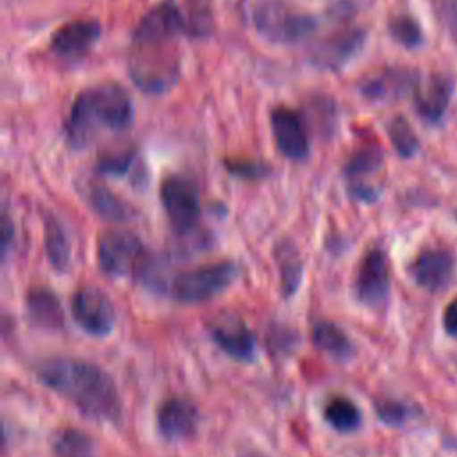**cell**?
Listing matches in <instances>:
<instances>
[{
    "mask_svg": "<svg viewBox=\"0 0 457 457\" xmlns=\"http://www.w3.org/2000/svg\"><path fill=\"white\" fill-rule=\"evenodd\" d=\"M37 377L84 414L107 421L120 418L121 403L116 386L98 366L77 359L54 357L37 366Z\"/></svg>",
    "mask_w": 457,
    "mask_h": 457,
    "instance_id": "cell-1",
    "label": "cell"
},
{
    "mask_svg": "<svg viewBox=\"0 0 457 457\" xmlns=\"http://www.w3.org/2000/svg\"><path fill=\"white\" fill-rule=\"evenodd\" d=\"M134 105L130 95L118 84H100L80 91L64 123L71 148L91 145L102 132H123L130 127Z\"/></svg>",
    "mask_w": 457,
    "mask_h": 457,
    "instance_id": "cell-2",
    "label": "cell"
},
{
    "mask_svg": "<svg viewBox=\"0 0 457 457\" xmlns=\"http://www.w3.org/2000/svg\"><path fill=\"white\" fill-rule=\"evenodd\" d=\"M253 21L257 30L275 43H298L307 39L314 29V18L291 9L287 4L270 0L255 9Z\"/></svg>",
    "mask_w": 457,
    "mask_h": 457,
    "instance_id": "cell-3",
    "label": "cell"
},
{
    "mask_svg": "<svg viewBox=\"0 0 457 457\" xmlns=\"http://www.w3.org/2000/svg\"><path fill=\"white\" fill-rule=\"evenodd\" d=\"M96 257L100 268L111 277L139 273L146 261L143 243L130 232L111 230L98 237Z\"/></svg>",
    "mask_w": 457,
    "mask_h": 457,
    "instance_id": "cell-4",
    "label": "cell"
},
{
    "mask_svg": "<svg viewBox=\"0 0 457 457\" xmlns=\"http://www.w3.org/2000/svg\"><path fill=\"white\" fill-rule=\"evenodd\" d=\"M236 277L232 262H216L179 273L173 278L171 293L186 303L204 302L225 289Z\"/></svg>",
    "mask_w": 457,
    "mask_h": 457,
    "instance_id": "cell-5",
    "label": "cell"
},
{
    "mask_svg": "<svg viewBox=\"0 0 457 457\" xmlns=\"http://www.w3.org/2000/svg\"><path fill=\"white\" fill-rule=\"evenodd\" d=\"M186 32L187 25L179 5L173 0H162L139 20L132 37L136 45L146 48L175 39L179 34Z\"/></svg>",
    "mask_w": 457,
    "mask_h": 457,
    "instance_id": "cell-6",
    "label": "cell"
},
{
    "mask_svg": "<svg viewBox=\"0 0 457 457\" xmlns=\"http://www.w3.org/2000/svg\"><path fill=\"white\" fill-rule=\"evenodd\" d=\"M161 200L171 225L179 232H187L200 211L196 186L186 177H168L161 186Z\"/></svg>",
    "mask_w": 457,
    "mask_h": 457,
    "instance_id": "cell-7",
    "label": "cell"
},
{
    "mask_svg": "<svg viewBox=\"0 0 457 457\" xmlns=\"http://www.w3.org/2000/svg\"><path fill=\"white\" fill-rule=\"evenodd\" d=\"M71 311L77 323L93 336H104L114 325L112 303L96 287L79 289L71 300Z\"/></svg>",
    "mask_w": 457,
    "mask_h": 457,
    "instance_id": "cell-8",
    "label": "cell"
},
{
    "mask_svg": "<svg viewBox=\"0 0 457 457\" xmlns=\"http://www.w3.org/2000/svg\"><path fill=\"white\" fill-rule=\"evenodd\" d=\"M452 91H453V82L448 75L432 73L425 79L418 77L412 87V95H414V107L420 118H423L430 125L439 123V120L445 116L448 109Z\"/></svg>",
    "mask_w": 457,
    "mask_h": 457,
    "instance_id": "cell-9",
    "label": "cell"
},
{
    "mask_svg": "<svg viewBox=\"0 0 457 457\" xmlns=\"http://www.w3.org/2000/svg\"><path fill=\"white\" fill-rule=\"evenodd\" d=\"M357 296L368 305H380L389 293V264L382 250L371 248L361 261L355 278Z\"/></svg>",
    "mask_w": 457,
    "mask_h": 457,
    "instance_id": "cell-10",
    "label": "cell"
},
{
    "mask_svg": "<svg viewBox=\"0 0 457 457\" xmlns=\"http://www.w3.org/2000/svg\"><path fill=\"white\" fill-rule=\"evenodd\" d=\"M270 121L278 152L291 161L305 159L309 154V141L300 116L289 107H275L270 114Z\"/></svg>",
    "mask_w": 457,
    "mask_h": 457,
    "instance_id": "cell-11",
    "label": "cell"
},
{
    "mask_svg": "<svg viewBox=\"0 0 457 457\" xmlns=\"http://www.w3.org/2000/svg\"><path fill=\"white\" fill-rule=\"evenodd\" d=\"M209 330L216 345L230 357L237 361H250L253 357L255 339L241 320L234 316L216 318L211 321Z\"/></svg>",
    "mask_w": 457,
    "mask_h": 457,
    "instance_id": "cell-12",
    "label": "cell"
},
{
    "mask_svg": "<svg viewBox=\"0 0 457 457\" xmlns=\"http://www.w3.org/2000/svg\"><path fill=\"white\" fill-rule=\"evenodd\" d=\"M98 36L100 25L95 20H75L55 30L50 50L59 57H79L95 45Z\"/></svg>",
    "mask_w": 457,
    "mask_h": 457,
    "instance_id": "cell-13",
    "label": "cell"
},
{
    "mask_svg": "<svg viewBox=\"0 0 457 457\" xmlns=\"http://www.w3.org/2000/svg\"><path fill=\"white\" fill-rule=\"evenodd\" d=\"M453 273V259L445 250H425L411 264V275L418 286L428 291L445 287Z\"/></svg>",
    "mask_w": 457,
    "mask_h": 457,
    "instance_id": "cell-14",
    "label": "cell"
},
{
    "mask_svg": "<svg viewBox=\"0 0 457 457\" xmlns=\"http://www.w3.org/2000/svg\"><path fill=\"white\" fill-rule=\"evenodd\" d=\"M198 421L196 407L186 398H168L157 411V427L162 436L177 439L195 432Z\"/></svg>",
    "mask_w": 457,
    "mask_h": 457,
    "instance_id": "cell-15",
    "label": "cell"
},
{
    "mask_svg": "<svg viewBox=\"0 0 457 457\" xmlns=\"http://www.w3.org/2000/svg\"><path fill=\"white\" fill-rule=\"evenodd\" d=\"M418 80V75L407 70H387L377 79L370 80L364 86V93L370 98H389L403 95L407 89H412Z\"/></svg>",
    "mask_w": 457,
    "mask_h": 457,
    "instance_id": "cell-16",
    "label": "cell"
},
{
    "mask_svg": "<svg viewBox=\"0 0 457 457\" xmlns=\"http://www.w3.org/2000/svg\"><path fill=\"white\" fill-rule=\"evenodd\" d=\"M27 307L29 314L34 321L45 327H61L62 325V311L59 300L48 289H32L27 295Z\"/></svg>",
    "mask_w": 457,
    "mask_h": 457,
    "instance_id": "cell-17",
    "label": "cell"
},
{
    "mask_svg": "<svg viewBox=\"0 0 457 457\" xmlns=\"http://www.w3.org/2000/svg\"><path fill=\"white\" fill-rule=\"evenodd\" d=\"M312 341L318 348H321L323 352H327L337 359H345L353 352V346L348 341V337L330 321L314 323Z\"/></svg>",
    "mask_w": 457,
    "mask_h": 457,
    "instance_id": "cell-18",
    "label": "cell"
},
{
    "mask_svg": "<svg viewBox=\"0 0 457 457\" xmlns=\"http://www.w3.org/2000/svg\"><path fill=\"white\" fill-rule=\"evenodd\" d=\"M325 420L339 432H352L361 423V412L357 405L346 396H332L325 403Z\"/></svg>",
    "mask_w": 457,
    "mask_h": 457,
    "instance_id": "cell-19",
    "label": "cell"
},
{
    "mask_svg": "<svg viewBox=\"0 0 457 457\" xmlns=\"http://www.w3.org/2000/svg\"><path fill=\"white\" fill-rule=\"evenodd\" d=\"M54 450L57 457H89L93 452V443L80 430L64 428L55 434Z\"/></svg>",
    "mask_w": 457,
    "mask_h": 457,
    "instance_id": "cell-20",
    "label": "cell"
},
{
    "mask_svg": "<svg viewBox=\"0 0 457 457\" xmlns=\"http://www.w3.org/2000/svg\"><path fill=\"white\" fill-rule=\"evenodd\" d=\"M89 202L93 209L109 220H129L132 216L130 207L121 202L118 196H114L111 191L104 187H95L89 195Z\"/></svg>",
    "mask_w": 457,
    "mask_h": 457,
    "instance_id": "cell-21",
    "label": "cell"
},
{
    "mask_svg": "<svg viewBox=\"0 0 457 457\" xmlns=\"http://www.w3.org/2000/svg\"><path fill=\"white\" fill-rule=\"evenodd\" d=\"M387 134H389V139H391L395 150L402 157H411L418 152V137L405 118H402V116L393 118L387 127Z\"/></svg>",
    "mask_w": 457,
    "mask_h": 457,
    "instance_id": "cell-22",
    "label": "cell"
},
{
    "mask_svg": "<svg viewBox=\"0 0 457 457\" xmlns=\"http://www.w3.org/2000/svg\"><path fill=\"white\" fill-rule=\"evenodd\" d=\"M389 34L407 48H416L423 41V32L418 21L409 14L393 16L389 20Z\"/></svg>",
    "mask_w": 457,
    "mask_h": 457,
    "instance_id": "cell-23",
    "label": "cell"
},
{
    "mask_svg": "<svg viewBox=\"0 0 457 457\" xmlns=\"http://www.w3.org/2000/svg\"><path fill=\"white\" fill-rule=\"evenodd\" d=\"M380 164H382V155L375 146L362 148V150H357L353 154V157L348 161L346 175L352 180H357L362 175H370V173L377 171L380 168Z\"/></svg>",
    "mask_w": 457,
    "mask_h": 457,
    "instance_id": "cell-24",
    "label": "cell"
},
{
    "mask_svg": "<svg viewBox=\"0 0 457 457\" xmlns=\"http://www.w3.org/2000/svg\"><path fill=\"white\" fill-rule=\"evenodd\" d=\"M46 252H48V257H50L52 264L57 270H62L70 261L66 237H64L62 230L59 228V225L54 223V221H50L46 225Z\"/></svg>",
    "mask_w": 457,
    "mask_h": 457,
    "instance_id": "cell-25",
    "label": "cell"
},
{
    "mask_svg": "<svg viewBox=\"0 0 457 457\" xmlns=\"http://www.w3.org/2000/svg\"><path fill=\"white\" fill-rule=\"evenodd\" d=\"M377 414L384 423H402L403 420L409 418L411 409L405 403L393 402V400H384L377 403Z\"/></svg>",
    "mask_w": 457,
    "mask_h": 457,
    "instance_id": "cell-26",
    "label": "cell"
},
{
    "mask_svg": "<svg viewBox=\"0 0 457 457\" xmlns=\"http://www.w3.org/2000/svg\"><path fill=\"white\" fill-rule=\"evenodd\" d=\"M132 162V155L130 154H123V155H109L104 157L98 164V170L102 173H109V175H121L130 168Z\"/></svg>",
    "mask_w": 457,
    "mask_h": 457,
    "instance_id": "cell-27",
    "label": "cell"
},
{
    "mask_svg": "<svg viewBox=\"0 0 457 457\" xmlns=\"http://www.w3.org/2000/svg\"><path fill=\"white\" fill-rule=\"evenodd\" d=\"M443 323H445V330L452 336L457 337V298H453L443 314Z\"/></svg>",
    "mask_w": 457,
    "mask_h": 457,
    "instance_id": "cell-28",
    "label": "cell"
},
{
    "mask_svg": "<svg viewBox=\"0 0 457 457\" xmlns=\"http://www.w3.org/2000/svg\"><path fill=\"white\" fill-rule=\"evenodd\" d=\"M228 168L234 171V173H237V175H243V177H255V175H259V171H261V168H259V164H255V162H237V164H228Z\"/></svg>",
    "mask_w": 457,
    "mask_h": 457,
    "instance_id": "cell-29",
    "label": "cell"
},
{
    "mask_svg": "<svg viewBox=\"0 0 457 457\" xmlns=\"http://www.w3.org/2000/svg\"><path fill=\"white\" fill-rule=\"evenodd\" d=\"M246 457H262V455H255V453H252V455H246Z\"/></svg>",
    "mask_w": 457,
    "mask_h": 457,
    "instance_id": "cell-30",
    "label": "cell"
}]
</instances>
